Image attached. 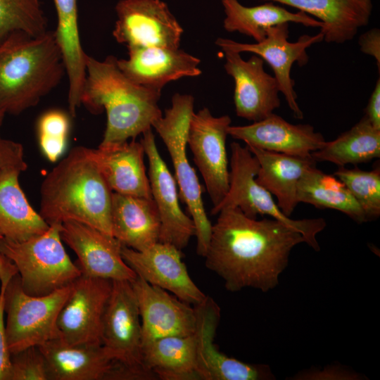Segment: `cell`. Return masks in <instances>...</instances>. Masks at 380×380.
<instances>
[{
    "label": "cell",
    "mask_w": 380,
    "mask_h": 380,
    "mask_svg": "<svg viewBox=\"0 0 380 380\" xmlns=\"http://www.w3.org/2000/svg\"><path fill=\"white\" fill-rule=\"evenodd\" d=\"M228 135L246 145L300 158H311L326 140L308 124L293 125L274 113L244 126H232Z\"/></svg>",
    "instance_id": "cell-20"
},
{
    "label": "cell",
    "mask_w": 380,
    "mask_h": 380,
    "mask_svg": "<svg viewBox=\"0 0 380 380\" xmlns=\"http://www.w3.org/2000/svg\"><path fill=\"white\" fill-rule=\"evenodd\" d=\"M194 99L189 94L177 93L172 99L171 107L165 110L164 115L156 120L153 127L171 158L175 179L179 195L187 206L195 227L196 253L205 256L208 248L212 224L206 214L202 189L196 171L186 155L187 134L194 111Z\"/></svg>",
    "instance_id": "cell-6"
},
{
    "label": "cell",
    "mask_w": 380,
    "mask_h": 380,
    "mask_svg": "<svg viewBox=\"0 0 380 380\" xmlns=\"http://www.w3.org/2000/svg\"><path fill=\"white\" fill-rule=\"evenodd\" d=\"M204 256L205 267L232 292L253 288L267 292L279 283L293 248L305 243L300 232L274 218L258 220L238 208L218 213Z\"/></svg>",
    "instance_id": "cell-1"
},
{
    "label": "cell",
    "mask_w": 380,
    "mask_h": 380,
    "mask_svg": "<svg viewBox=\"0 0 380 380\" xmlns=\"http://www.w3.org/2000/svg\"><path fill=\"white\" fill-rule=\"evenodd\" d=\"M11 279L7 278L0 279V380H8L11 367V353L7 345L6 323L4 321L5 290Z\"/></svg>",
    "instance_id": "cell-37"
},
{
    "label": "cell",
    "mask_w": 380,
    "mask_h": 380,
    "mask_svg": "<svg viewBox=\"0 0 380 380\" xmlns=\"http://www.w3.org/2000/svg\"><path fill=\"white\" fill-rule=\"evenodd\" d=\"M247 146L259 163L255 181L277 198L279 209L290 217L298 204V182L304 172L316 165V162L312 158H300Z\"/></svg>",
    "instance_id": "cell-26"
},
{
    "label": "cell",
    "mask_w": 380,
    "mask_h": 380,
    "mask_svg": "<svg viewBox=\"0 0 380 380\" xmlns=\"http://www.w3.org/2000/svg\"><path fill=\"white\" fill-rule=\"evenodd\" d=\"M197 324V363L200 380H270L274 379L270 367L251 365L221 353L214 344L220 309L210 297L194 305Z\"/></svg>",
    "instance_id": "cell-17"
},
{
    "label": "cell",
    "mask_w": 380,
    "mask_h": 380,
    "mask_svg": "<svg viewBox=\"0 0 380 380\" xmlns=\"http://www.w3.org/2000/svg\"><path fill=\"white\" fill-rule=\"evenodd\" d=\"M61 236L77 255L75 264L82 275L130 282L137 277L124 261L122 244L114 236L75 221L63 222Z\"/></svg>",
    "instance_id": "cell-15"
},
{
    "label": "cell",
    "mask_w": 380,
    "mask_h": 380,
    "mask_svg": "<svg viewBox=\"0 0 380 380\" xmlns=\"http://www.w3.org/2000/svg\"><path fill=\"white\" fill-rule=\"evenodd\" d=\"M360 50L374 58L380 70V31L374 28L362 34L358 40Z\"/></svg>",
    "instance_id": "cell-39"
},
{
    "label": "cell",
    "mask_w": 380,
    "mask_h": 380,
    "mask_svg": "<svg viewBox=\"0 0 380 380\" xmlns=\"http://www.w3.org/2000/svg\"><path fill=\"white\" fill-rule=\"evenodd\" d=\"M93 153L99 168L113 192L151 198L141 141L132 139L100 144Z\"/></svg>",
    "instance_id": "cell-23"
},
{
    "label": "cell",
    "mask_w": 380,
    "mask_h": 380,
    "mask_svg": "<svg viewBox=\"0 0 380 380\" xmlns=\"http://www.w3.org/2000/svg\"><path fill=\"white\" fill-rule=\"evenodd\" d=\"M297 200L298 203L338 210L358 224L369 221L345 184L334 175L317 169L316 165L308 167L301 176L297 187Z\"/></svg>",
    "instance_id": "cell-31"
},
{
    "label": "cell",
    "mask_w": 380,
    "mask_h": 380,
    "mask_svg": "<svg viewBox=\"0 0 380 380\" xmlns=\"http://www.w3.org/2000/svg\"><path fill=\"white\" fill-rule=\"evenodd\" d=\"M200 62L179 48L157 46L128 50L127 59L117 58L118 66L132 81L160 91L172 81L200 75Z\"/></svg>",
    "instance_id": "cell-21"
},
{
    "label": "cell",
    "mask_w": 380,
    "mask_h": 380,
    "mask_svg": "<svg viewBox=\"0 0 380 380\" xmlns=\"http://www.w3.org/2000/svg\"><path fill=\"white\" fill-rule=\"evenodd\" d=\"M111 229L122 245L136 251L158 242L160 220L153 198L113 192Z\"/></svg>",
    "instance_id": "cell-24"
},
{
    "label": "cell",
    "mask_w": 380,
    "mask_h": 380,
    "mask_svg": "<svg viewBox=\"0 0 380 380\" xmlns=\"http://www.w3.org/2000/svg\"><path fill=\"white\" fill-rule=\"evenodd\" d=\"M71 287L72 284L47 295L33 296L23 289L18 274L9 281L5 290L4 309L11 354L59 338L57 319Z\"/></svg>",
    "instance_id": "cell-8"
},
{
    "label": "cell",
    "mask_w": 380,
    "mask_h": 380,
    "mask_svg": "<svg viewBox=\"0 0 380 380\" xmlns=\"http://www.w3.org/2000/svg\"><path fill=\"white\" fill-rule=\"evenodd\" d=\"M146 369L163 380H200L195 333L155 339L142 346Z\"/></svg>",
    "instance_id": "cell-29"
},
{
    "label": "cell",
    "mask_w": 380,
    "mask_h": 380,
    "mask_svg": "<svg viewBox=\"0 0 380 380\" xmlns=\"http://www.w3.org/2000/svg\"><path fill=\"white\" fill-rule=\"evenodd\" d=\"M142 134L141 141L148 161L151 195L160 220L159 241L182 250L195 235L194 222L179 205L176 180L159 153L152 128Z\"/></svg>",
    "instance_id": "cell-16"
},
{
    "label": "cell",
    "mask_w": 380,
    "mask_h": 380,
    "mask_svg": "<svg viewBox=\"0 0 380 380\" xmlns=\"http://www.w3.org/2000/svg\"><path fill=\"white\" fill-rule=\"evenodd\" d=\"M8 380H49L46 362L38 346L11 354Z\"/></svg>",
    "instance_id": "cell-36"
},
{
    "label": "cell",
    "mask_w": 380,
    "mask_h": 380,
    "mask_svg": "<svg viewBox=\"0 0 380 380\" xmlns=\"http://www.w3.org/2000/svg\"><path fill=\"white\" fill-rule=\"evenodd\" d=\"M374 127L380 129V80H377L365 109V115Z\"/></svg>",
    "instance_id": "cell-41"
},
{
    "label": "cell",
    "mask_w": 380,
    "mask_h": 380,
    "mask_svg": "<svg viewBox=\"0 0 380 380\" xmlns=\"http://www.w3.org/2000/svg\"><path fill=\"white\" fill-rule=\"evenodd\" d=\"M4 115H5V114L2 111L0 110V126L1 125V124L3 122Z\"/></svg>",
    "instance_id": "cell-42"
},
{
    "label": "cell",
    "mask_w": 380,
    "mask_h": 380,
    "mask_svg": "<svg viewBox=\"0 0 380 380\" xmlns=\"http://www.w3.org/2000/svg\"><path fill=\"white\" fill-rule=\"evenodd\" d=\"M6 167H15L23 172L27 165L22 144L0 136V170Z\"/></svg>",
    "instance_id": "cell-38"
},
{
    "label": "cell",
    "mask_w": 380,
    "mask_h": 380,
    "mask_svg": "<svg viewBox=\"0 0 380 380\" xmlns=\"http://www.w3.org/2000/svg\"><path fill=\"white\" fill-rule=\"evenodd\" d=\"M297 379H355V374L349 372L338 367H326L324 370L302 372Z\"/></svg>",
    "instance_id": "cell-40"
},
{
    "label": "cell",
    "mask_w": 380,
    "mask_h": 380,
    "mask_svg": "<svg viewBox=\"0 0 380 380\" xmlns=\"http://www.w3.org/2000/svg\"><path fill=\"white\" fill-rule=\"evenodd\" d=\"M221 1L225 13L224 28L229 32H238L246 34L255 42H260L266 37L269 27L279 24L295 23L320 28L323 26L321 21L302 11L292 13L272 2L245 6L238 0Z\"/></svg>",
    "instance_id": "cell-30"
},
{
    "label": "cell",
    "mask_w": 380,
    "mask_h": 380,
    "mask_svg": "<svg viewBox=\"0 0 380 380\" xmlns=\"http://www.w3.org/2000/svg\"><path fill=\"white\" fill-rule=\"evenodd\" d=\"M115 40L128 50L142 47L179 49L183 28L161 0H120L115 6Z\"/></svg>",
    "instance_id": "cell-10"
},
{
    "label": "cell",
    "mask_w": 380,
    "mask_h": 380,
    "mask_svg": "<svg viewBox=\"0 0 380 380\" xmlns=\"http://www.w3.org/2000/svg\"><path fill=\"white\" fill-rule=\"evenodd\" d=\"M121 255L135 274L150 284L190 305H196L206 300L208 296L189 274L181 250L175 246L158 241L139 251L122 245Z\"/></svg>",
    "instance_id": "cell-14"
},
{
    "label": "cell",
    "mask_w": 380,
    "mask_h": 380,
    "mask_svg": "<svg viewBox=\"0 0 380 380\" xmlns=\"http://www.w3.org/2000/svg\"><path fill=\"white\" fill-rule=\"evenodd\" d=\"M47 31L39 0H0V44L16 32L37 37Z\"/></svg>",
    "instance_id": "cell-33"
},
{
    "label": "cell",
    "mask_w": 380,
    "mask_h": 380,
    "mask_svg": "<svg viewBox=\"0 0 380 380\" xmlns=\"http://www.w3.org/2000/svg\"><path fill=\"white\" fill-rule=\"evenodd\" d=\"M113 281L80 275L57 319L59 338L71 345H102V324Z\"/></svg>",
    "instance_id": "cell-13"
},
{
    "label": "cell",
    "mask_w": 380,
    "mask_h": 380,
    "mask_svg": "<svg viewBox=\"0 0 380 380\" xmlns=\"http://www.w3.org/2000/svg\"><path fill=\"white\" fill-rule=\"evenodd\" d=\"M230 149L229 189L220 203L213 207L211 214L217 215L226 208H238L251 218H257L258 215L270 216L300 232L308 246L319 251L316 236L326 227L325 220L322 217L293 220L285 215L272 194L255 181L259 163L248 146L234 141Z\"/></svg>",
    "instance_id": "cell-7"
},
{
    "label": "cell",
    "mask_w": 380,
    "mask_h": 380,
    "mask_svg": "<svg viewBox=\"0 0 380 380\" xmlns=\"http://www.w3.org/2000/svg\"><path fill=\"white\" fill-rule=\"evenodd\" d=\"M350 192L369 220L380 215V167L365 171L357 168L338 167L334 173Z\"/></svg>",
    "instance_id": "cell-34"
},
{
    "label": "cell",
    "mask_w": 380,
    "mask_h": 380,
    "mask_svg": "<svg viewBox=\"0 0 380 380\" xmlns=\"http://www.w3.org/2000/svg\"><path fill=\"white\" fill-rule=\"evenodd\" d=\"M113 192L93 149L77 146L43 180L39 213L49 225L75 221L113 236Z\"/></svg>",
    "instance_id": "cell-2"
},
{
    "label": "cell",
    "mask_w": 380,
    "mask_h": 380,
    "mask_svg": "<svg viewBox=\"0 0 380 380\" xmlns=\"http://www.w3.org/2000/svg\"><path fill=\"white\" fill-rule=\"evenodd\" d=\"M61 224L23 241L0 239V251L16 266L24 291L42 296L68 286L81 275L68 255L61 236Z\"/></svg>",
    "instance_id": "cell-5"
},
{
    "label": "cell",
    "mask_w": 380,
    "mask_h": 380,
    "mask_svg": "<svg viewBox=\"0 0 380 380\" xmlns=\"http://www.w3.org/2000/svg\"><path fill=\"white\" fill-rule=\"evenodd\" d=\"M139 310L142 346L155 339L196 332L195 308L139 276L131 281Z\"/></svg>",
    "instance_id": "cell-18"
},
{
    "label": "cell",
    "mask_w": 380,
    "mask_h": 380,
    "mask_svg": "<svg viewBox=\"0 0 380 380\" xmlns=\"http://www.w3.org/2000/svg\"><path fill=\"white\" fill-rule=\"evenodd\" d=\"M380 157V129L372 126L365 115L349 130L325 142L311 153L316 163L329 162L338 167L368 163Z\"/></svg>",
    "instance_id": "cell-32"
},
{
    "label": "cell",
    "mask_w": 380,
    "mask_h": 380,
    "mask_svg": "<svg viewBox=\"0 0 380 380\" xmlns=\"http://www.w3.org/2000/svg\"><path fill=\"white\" fill-rule=\"evenodd\" d=\"M224 53V68L234 82V102L237 116L257 122L280 106L279 87L274 76L265 71L264 61L253 55L248 61L240 53Z\"/></svg>",
    "instance_id": "cell-19"
},
{
    "label": "cell",
    "mask_w": 380,
    "mask_h": 380,
    "mask_svg": "<svg viewBox=\"0 0 380 380\" xmlns=\"http://www.w3.org/2000/svg\"><path fill=\"white\" fill-rule=\"evenodd\" d=\"M85 65L81 104L94 113L105 110L107 115L100 144L134 139L163 115L158 106L161 91L132 81L120 70L115 56L98 61L87 54Z\"/></svg>",
    "instance_id": "cell-3"
},
{
    "label": "cell",
    "mask_w": 380,
    "mask_h": 380,
    "mask_svg": "<svg viewBox=\"0 0 380 380\" xmlns=\"http://www.w3.org/2000/svg\"><path fill=\"white\" fill-rule=\"evenodd\" d=\"M101 341L123 369L125 380L156 377L143 363L139 310L129 281H113L103 318Z\"/></svg>",
    "instance_id": "cell-9"
},
{
    "label": "cell",
    "mask_w": 380,
    "mask_h": 380,
    "mask_svg": "<svg viewBox=\"0 0 380 380\" xmlns=\"http://www.w3.org/2000/svg\"><path fill=\"white\" fill-rule=\"evenodd\" d=\"M3 238V236L1 235H0V239H1Z\"/></svg>",
    "instance_id": "cell-43"
},
{
    "label": "cell",
    "mask_w": 380,
    "mask_h": 380,
    "mask_svg": "<svg viewBox=\"0 0 380 380\" xmlns=\"http://www.w3.org/2000/svg\"><path fill=\"white\" fill-rule=\"evenodd\" d=\"M38 347L49 380H113L118 362L103 345H71L57 338Z\"/></svg>",
    "instance_id": "cell-22"
},
{
    "label": "cell",
    "mask_w": 380,
    "mask_h": 380,
    "mask_svg": "<svg viewBox=\"0 0 380 380\" xmlns=\"http://www.w3.org/2000/svg\"><path fill=\"white\" fill-rule=\"evenodd\" d=\"M231 122L229 115L214 116L208 108L194 112L189 122L187 145L213 207L220 203L229 189L226 140Z\"/></svg>",
    "instance_id": "cell-11"
},
{
    "label": "cell",
    "mask_w": 380,
    "mask_h": 380,
    "mask_svg": "<svg viewBox=\"0 0 380 380\" xmlns=\"http://www.w3.org/2000/svg\"><path fill=\"white\" fill-rule=\"evenodd\" d=\"M65 72L54 31L11 34L0 44V110L18 115L34 106Z\"/></svg>",
    "instance_id": "cell-4"
},
{
    "label": "cell",
    "mask_w": 380,
    "mask_h": 380,
    "mask_svg": "<svg viewBox=\"0 0 380 380\" xmlns=\"http://www.w3.org/2000/svg\"><path fill=\"white\" fill-rule=\"evenodd\" d=\"M296 8L323 23L321 32L328 43L351 40L369 23L373 8L371 0H262Z\"/></svg>",
    "instance_id": "cell-25"
},
{
    "label": "cell",
    "mask_w": 380,
    "mask_h": 380,
    "mask_svg": "<svg viewBox=\"0 0 380 380\" xmlns=\"http://www.w3.org/2000/svg\"><path fill=\"white\" fill-rule=\"evenodd\" d=\"M21 172L15 167L0 170V235L17 242L41 234L49 227L21 189Z\"/></svg>",
    "instance_id": "cell-27"
},
{
    "label": "cell",
    "mask_w": 380,
    "mask_h": 380,
    "mask_svg": "<svg viewBox=\"0 0 380 380\" xmlns=\"http://www.w3.org/2000/svg\"><path fill=\"white\" fill-rule=\"evenodd\" d=\"M70 127L69 116L61 110L46 111L38 119L37 132L39 144L49 161H57L64 153Z\"/></svg>",
    "instance_id": "cell-35"
},
{
    "label": "cell",
    "mask_w": 380,
    "mask_h": 380,
    "mask_svg": "<svg viewBox=\"0 0 380 380\" xmlns=\"http://www.w3.org/2000/svg\"><path fill=\"white\" fill-rule=\"evenodd\" d=\"M289 33V23H282L269 27L266 37L260 42L246 44L219 37L215 44L222 51L239 53L250 52L266 61L271 66L279 91L284 94L294 117L303 119V113L296 101L297 95L294 90V82L291 77V70L296 62L300 65L307 63L308 56L306 49L324 40V34L319 32L314 36L303 35L297 42H290L288 40Z\"/></svg>",
    "instance_id": "cell-12"
},
{
    "label": "cell",
    "mask_w": 380,
    "mask_h": 380,
    "mask_svg": "<svg viewBox=\"0 0 380 380\" xmlns=\"http://www.w3.org/2000/svg\"><path fill=\"white\" fill-rule=\"evenodd\" d=\"M53 1L57 14L55 38L68 78L69 110L74 117L81 104V95L86 77L87 56L82 49L79 34L77 0Z\"/></svg>",
    "instance_id": "cell-28"
}]
</instances>
